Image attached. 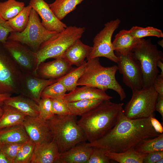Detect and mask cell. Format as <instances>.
Returning <instances> with one entry per match:
<instances>
[{"label": "cell", "mask_w": 163, "mask_h": 163, "mask_svg": "<svg viewBox=\"0 0 163 163\" xmlns=\"http://www.w3.org/2000/svg\"><path fill=\"white\" fill-rule=\"evenodd\" d=\"M151 117L130 119L124 115L122 108L114 126L100 138L86 143L87 145L114 152H123L134 148L142 140L154 138L161 134L156 132L152 126Z\"/></svg>", "instance_id": "1"}, {"label": "cell", "mask_w": 163, "mask_h": 163, "mask_svg": "<svg viewBox=\"0 0 163 163\" xmlns=\"http://www.w3.org/2000/svg\"><path fill=\"white\" fill-rule=\"evenodd\" d=\"M0 163H11L0 149Z\"/></svg>", "instance_id": "45"}, {"label": "cell", "mask_w": 163, "mask_h": 163, "mask_svg": "<svg viewBox=\"0 0 163 163\" xmlns=\"http://www.w3.org/2000/svg\"><path fill=\"white\" fill-rule=\"evenodd\" d=\"M158 44L163 47V40L159 41L158 43Z\"/></svg>", "instance_id": "48"}, {"label": "cell", "mask_w": 163, "mask_h": 163, "mask_svg": "<svg viewBox=\"0 0 163 163\" xmlns=\"http://www.w3.org/2000/svg\"><path fill=\"white\" fill-rule=\"evenodd\" d=\"M24 143H1L0 149L11 163H13L18 152Z\"/></svg>", "instance_id": "35"}, {"label": "cell", "mask_w": 163, "mask_h": 163, "mask_svg": "<svg viewBox=\"0 0 163 163\" xmlns=\"http://www.w3.org/2000/svg\"><path fill=\"white\" fill-rule=\"evenodd\" d=\"M123 103H115L110 100H104L83 115L78 123L91 142L100 138L110 131L118 120Z\"/></svg>", "instance_id": "2"}, {"label": "cell", "mask_w": 163, "mask_h": 163, "mask_svg": "<svg viewBox=\"0 0 163 163\" xmlns=\"http://www.w3.org/2000/svg\"><path fill=\"white\" fill-rule=\"evenodd\" d=\"M156 66L159 68L161 70L160 75L163 76V60H158L157 62Z\"/></svg>", "instance_id": "46"}, {"label": "cell", "mask_w": 163, "mask_h": 163, "mask_svg": "<svg viewBox=\"0 0 163 163\" xmlns=\"http://www.w3.org/2000/svg\"><path fill=\"white\" fill-rule=\"evenodd\" d=\"M163 163V158L160 159L156 162V163Z\"/></svg>", "instance_id": "49"}, {"label": "cell", "mask_w": 163, "mask_h": 163, "mask_svg": "<svg viewBox=\"0 0 163 163\" xmlns=\"http://www.w3.org/2000/svg\"><path fill=\"white\" fill-rule=\"evenodd\" d=\"M163 158V150L147 154L145 156L143 163H156L160 159Z\"/></svg>", "instance_id": "40"}, {"label": "cell", "mask_w": 163, "mask_h": 163, "mask_svg": "<svg viewBox=\"0 0 163 163\" xmlns=\"http://www.w3.org/2000/svg\"><path fill=\"white\" fill-rule=\"evenodd\" d=\"M53 112L54 114L67 115L70 114L67 103L63 99H51Z\"/></svg>", "instance_id": "38"}, {"label": "cell", "mask_w": 163, "mask_h": 163, "mask_svg": "<svg viewBox=\"0 0 163 163\" xmlns=\"http://www.w3.org/2000/svg\"><path fill=\"white\" fill-rule=\"evenodd\" d=\"M22 125L29 139L35 145L50 142L53 139L46 120L39 115L26 116Z\"/></svg>", "instance_id": "11"}, {"label": "cell", "mask_w": 163, "mask_h": 163, "mask_svg": "<svg viewBox=\"0 0 163 163\" xmlns=\"http://www.w3.org/2000/svg\"><path fill=\"white\" fill-rule=\"evenodd\" d=\"M150 120L151 124L155 131L159 133H162L163 132L162 126L159 121L155 117V116L151 117Z\"/></svg>", "instance_id": "42"}, {"label": "cell", "mask_w": 163, "mask_h": 163, "mask_svg": "<svg viewBox=\"0 0 163 163\" xmlns=\"http://www.w3.org/2000/svg\"><path fill=\"white\" fill-rule=\"evenodd\" d=\"M118 70L117 65L104 67L100 63L99 57L87 60L84 72L78 80L77 86L86 85L106 91L110 89L116 92L120 100L126 97L124 90L116 78Z\"/></svg>", "instance_id": "3"}, {"label": "cell", "mask_w": 163, "mask_h": 163, "mask_svg": "<svg viewBox=\"0 0 163 163\" xmlns=\"http://www.w3.org/2000/svg\"><path fill=\"white\" fill-rule=\"evenodd\" d=\"M46 121L60 153L87 140L84 131L78 123L76 116L54 114Z\"/></svg>", "instance_id": "4"}, {"label": "cell", "mask_w": 163, "mask_h": 163, "mask_svg": "<svg viewBox=\"0 0 163 163\" xmlns=\"http://www.w3.org/2000/svg\"><path fill=\"white\" fill-rule=\"evenodd\" d=\"M35 145L30 139L24 143L18 152L13 163H30Z\"/></svg>", "instance_id": "33"}, {"label": "cell", "mask_w": 163, "mask_h": 163, "mask_svg": "<svg viewBox=\"0 0 163 163\" xmlns=\"http://www.w3.org/2000/svg\"><path fill=\"white\" fill-rule=\"evenodd\" d=\"M86 62L85 61L80 66L73 68L65 75L56 79V81L62 83L67 91H73L77 86L78 82L84 72Z\"/></svg>", "instance_id": "27"}, {"label": "cell", "mask_w": 163, "mask_h": 163, "mask_svg": "<svg viewBox=\"0 0 163 163\" xmlns=\"http://www.w3.org/2000/svg\"><path fill=\"white\" fill-rule=\"evenodd\" d=\"M85 31L84 27H67L43 43L38 50L34 52L36 62L34 72H37L40 64L46 59L61 57L71 45L80 39Z\"/></svg>", "instance_id": "5"}, {"label": "cell", "mask_w": 163, "mask_h": 163, "mask_svg": "<svg viewBox=\"0 0 163 163\" xmlns=\"http://www.w3.org/2000/svg\"><path fill=\"white\" fill-rule=\"evenodd\" d=\"M24 3L16 0L0 2V16L8 21L18 14L24 7Z\"/></svg>", "instance_id": "30"}, {"label": "cell", "mask_w": 163, "mask_h": 163, "mask_svg": "<svg viewBox=\"0 0 163 163\" xmlns=\"http://www.w3.org/2000/svg\"><path fill=\"white\" fill-rule=\"evenodd\" d=\"M2 108L3 113L0 117V129L22 125L26 115L9 105L4 104Z\"/></svg>", "instance_id": "23"}, {"label": "cell", "mask_w": 163, "mask_h": 163, "mask_svg": "<svg viewBox=\"0 0 163 163\" xmlns=\"http://www.w3.org/2000/svg\"><path fill=\"white\" fill-rule=\"evenodd\" d=\"M11 62L0 53V94L16 92V77Z\"/></svg>", "instance_id": "16"}, {"label": "cell", "mask_w": 163, "mask_h": 163, "mask_svg": "<svg viewBox=\"0 0 163 163\" xmlns=\"http://www.w3.org/2000/svg\"><path fill=\"white\" fill-rule=\"evenodd\" d=\"M129 31L131 34L137 39H140L148 36H155L158 38L163 37V34L161 30L152 27H143L133 26Z\"/></svg>", "instance_id": "34"}, {"label": "cell", "mask_w": 163, "mask_h": 163, "mask_svg": "<svg viewBox=\"0 0 163 163\" xmlns=\"http://www.w3.org/2000/svg\"><path fill=\"white\" fill-rule=\"evenodd\" d=\"M3 109L2 107H0V117L2 114Z\"/></svg>", "instance_id": "47"}, {"label": "cell", "mask_w": 163, "mask_h": 163, "mask_svg": "<svg viewBox=\"0 0 163 163\" xmlns=\"http://www.w3.org/2000/svg\"><path fill=\"white\" fill-rule=\"evenodd\" d=\"M153 86L158 94L163 97V76L158 75L153 82Z\"/></svg>", "instance_id": "41"}, {"label": "cell", "mask_w": 163, "mask_h": 163, "mask_svg": "<svg viewBox=\"0 0 163 163\" xmlns=\"http://www.w3.org/2000/svg\"><path fill=\"white\" fill-rule=\"evenodd\" d=\"M80 143L67 151L61 154L60 158L62 163H87L92 147L86 143Z\"/></svg>", "instance_id": "19"}, {"label": "cell", "mask_w": 163, "mask_h": 163, "mask_svg": "<svg viewBox=\"0 0 163 163\" xmlns=\"http://www.w3.org/2000/svg\"><path fill=\"white\" fill-rule=\"evenodd\" d=\"M84 0H55L49 4L56 17L60 20L63 19L68 14L74 10L77 5Z\"/></svg>", "instance_id": "26"}, {"label": "cell", "mask_w": 163, "mask_h": 163, "mask_svg": "<svg viewBox=\"0 0 163 163\" xmlns=\"http://www.w3.org/2000/svg\"><path fill=\"white\" fill-rule=\"evenodd\" d=\"M112 97L108 95L105 91L98 88L86 85L77 87L75 89L66 94L63 98L67 103L80 100L100 99L110 100Z\"/></svg>", "instance_id": "17"}, {"label": "cell", "mask_w": 163, "mask_h": 163, "mask_svg": "<svg viewBox=\"0 0 163 163\" xmlns=\"http://www.w3.org/2000/svg\"><path fill=\"white\" fill-rule=\"evenodd\" d=\"M141 39L134 37L129 30H122L115 35L112 42L113 49L116 53L123 55L130 53Z\"/></svg>", "instance_id": "20"}, {"label": "cell", "mask_w": 163, "mask_h": 163, "mask_svg": "<svg viewBox=\"0 0 163 163\" xmlns=\"http://www.w3.org/2000/svg\"><path fill=\"white\" fill-rule=\"evenodd\" d=\"M134 148L137 152L144 154L163 151V133L157 137L142 140Z\"/></svg>", "instance_id": "29"}, {"label": "cell", "mask_w": 163, "mask_h": 163, "mask_svg": "<svg viewBox=\"0 0 163 163\" xmlns=\"http://www.w3.org/2000/svg\"><path fill=\"white\" fill-rule=\"evenodd\" d=\"M115 54L119 58L117 66L123 83L132 91L143 88V75L139 61L133 57L131 53Z\"/></svg>", "instance_id": "10"}, {"label": "cell", "mask_w": 163, "mask_h": 163, "mask_svg": "<svg viewBox=\"0 0 163 163\" xmlns=\"http://www.w3.org/2000/svg\"><path fill=\"white\" fill-rule=\"evenodd\" d=\"M29 5L40 16L42 25L48 30L58 33L63 30L67 27L56 17L49 4L44 0H30Z\"/></svg>", "instance_id": "12"}, {"label": "cell", "mask_w": 163, "mask_h": 163, "mask_svg": "<svg viewBox=\"0 0 163 163\" xmlns=\"http://www.w3.org/2000/svg\"><path fill=\"white\" fill-rule=\"evenodd\" d=\"M132 92L131 98L123 109L125 116L134 119L154 116L158 94L153 85Z\"/></svg>", "instance_id": "7"}, {"label": "cell", "mask_w": 163, "mask_h": 163, "mask_svg": "<svg viewBox=\"0 0 163 163\" xmlns=\"http://www.w3.org/2000/svg\"><path fill=\"white\" fill-rule=\"evenodd\" d=\"M155 110L161 114L163 120V97L159 94L155 104Z\"/></svg>", "instance_id": "43"}, {"label": "cell", "mask_w": 163, "mask_h": 163, "mask_svg": "<svg viewBox=\"0 0 163 163\" xmlns=\"http://www.w3.org/2000/svg\"><path fill=\"white\" fill-rule=\"evenodd\" d=\"M3 44L15 61L24 68L31 69L33 64H36L34 52L22 44L7 40Z\"/></svg>", "instance_id": "13"}, {"label": "cell", "mask_w": 163, "mask_h": 163, "mask_svg": "<svg viewBox=\"0 0 163 163\" xmlns=\"http://www.w3.org/2000/svg\"><path fill=\"white\" fill-rule=\"evenodd\" d=\"M11 94H0V107H2L5 104V101L11 97Z\"/></svg>", "instance_id": "44"}, {"label": "cell", "mask_w": 163, "mask_h": 163, "mask_svg": "<svg viewBox=\"0 0 163 163\" xmlns=\"http://www.w3.org/2000/svg\"><path fill=\"white\" fill-rule=\"evenodd\" d=\"M92 47L83 43L78 39L71 45L65 51L61 57L71 65L80 66L88 57Z\"/></svg>", "instance_id": "18"}, {"label": "cell", "mask_w": 163, "mask_h": 163, "mask_svg": "<svg viewBox=\"0 0 163 163\" xmlns=\"http://www.w3.org/2000/svg\"><path fill=\"white\" fill-rule=\"evenodd\" d=\"M61 154L53 139L50 142L35 145L30 163H58Z\"/></svg>", "instance_id": "14"}, {"label": "cell", "mask_w": 163, "mask_h": 163, "mask_svg": "<svg viewBox=\"0 0 163 163\" xmlns=\"http://www.w3.org/2000/svg\"><path fill=\"white\" fill-rule=\"evenodd\" d=\"M56 82V79H41L35 77L28 78L26 80V87L29 92V98L38 104L43 90L47 86Z\"/></svg>", "instance_id": "24"}, {"label": "cell", "mask_w": 163, "mask_h": 163, "mask_svg": "<svg viewBox=\"0 0 163 163\" xmlns=\"http://www.w3.org/2000/svg\"><path fill=\"white\" fill-rule=\"evenodd\" d=\"M29 139L22 125L0 129V144L23 143Z\"/></svg>", "instance_id": "22"}, {"label": "cell", "mask_w": 163, "mask_h": 163, "mask_svg": "<svg viewBox=\"0 0 163 163\" xmlns=\"http://www.w3.org/2000/svg\"><path fill=\"white\" fill-rule=\"evenodd\" d=\"M92 150L87 163H109L110 159L106 155L107 151L100 148L92 147Z\"/></svg>", "instance_id": "37"}, {"label": "cell", "mask_w": 163, "mask_h": 163, "mask_svg": "<svg viewBox=\"0 0 163 163\" xmlns=\"http://www.w3.org/2000/svg\"><path fill=\"white\" fill-rule=\"evenodd\" d=\"M147 154L139 153L132 148L124 152H114L106 151V155L110 159L120 163H143Z\"/></svg>", "instance_id": "25"}, {"label": "cell", "mask_w": 163, "mask_h": 163, "mask_svg": "<svg viewBox=\"0 0 163 163\" xmlns=\"http://www.w3.org/2000/svg\"><path fill=\"white\" fill-rule=\"evenodd\" d=\"M38 105L39 116L44 120H47L54 115L50 98H41Z\"/></svg>", "instance_id": "36"}, {"label": "cell", "mask_w": 163, "mask_h": 163, "mask_svg": "<svg viewBox=\"0 0 163 163\" xmlns=\"http://www.w3.org/2000/svg\"><path fill=\"white\" fill-rule=\"evenodd\" d=\"M57 33L46 29L42 25L38 14L32 8L28 24L24 30L21 32H11L7 40L25 44L35 52L43 43Z\"/></svg>", "instance_id": "8"}, {"label": "cell", "mask_w": 163, "mask_h": 163, "mask_svg": "<svg viewBox=\"0 0 163 163\" xmlns=\"http://www.w3.org/2000/svg\"><path fill=\"white\" fill-rule=\"evenodd\" d=\"M102 101L100 99L80 100L67 103V106L70 114L76 116H82L91 110Z\"/></svg>", "instance_id": "28"}, {"label": "cell", "mask_w": 163, "mask_h": 163, "mask_svg": "<svg viewBox=\"0 0 163 163\" xmlns=\"http://www.w3.org/2000/svg\"><path fill=\"white\" fill-rule=\"evenodd\" d=\"M131 54L139 63L143 75V87L152 85L158 75L157 62L159 60H163L162 52L150 40L142 38L133 49Z\"/></svg>", "instance_id": "6"}, {"label": "cell", "mask_w": 163, "mask_h": 163, "mask_svg": "<svg viewBox=\"0 0 163 163\" xmlns=\"http://www.w3.org/2000/svg\"><path fill=\"white\" fill-rule=\"evenodd\" d=\"M67 90L60 82L57 81L46 87L43 91L41 98L63 99Z\"/></svg>", "instance_id": "32"}, {"label": "cell", "mask_w": 163, "mask_h": 163, "mask_svg": "<svg viewBox=\"0 0 163 163\" xmlns=\"http://www.w3.org/2000/svg\"><path fill=\"white\" fill-rule=\"evenodd\" d=\"M32 8L29 5L24 6L21 11L12 18L7 21L14 31L21 32L26 27Z\"/></svg>", "instance_id": "31"}, {"label": "cell", "mask_w": 163, "mask_h": 163, "mask_svg": "<svg viewBox=\"0 0 163 163\" xmlns=\"http://www.w3.org/2000/svg\"><path fill=\"white\" fill-rule=\"evenodd\" d=\"M4 104L14 107L26 116L39 115L38 104L28 97L21 95L11 96L5 101Z\"/></svg>", "instance_id": "21"}, {"label": "cell", "mask_w": 163, "mask_h": 163, "mask_svg": "<svg viewBox=\"0 0 163 163\" xmlns=\"http://www.w3.org/2000/svg\"><path fill=\"white\" fill-rule=\"evenodd\" d=\"M72 68L69 62L60 57L51 61L42 62L37 70H39L40 75L44 79L56 80L65 75Z\"/></svg>", "instance_id": "15"}, {"label": "cell", "mask_w": 163, "mask_h": 163, "mask_svg": "<svg viewBox=\"0 0 163 163\" xmlns=\"http://www.w3.org/2000/svg\"><path fill=\"white\" fill-rule=\"evenodd\" d=\"M120 21L118 18L105 24L104 28L94 37L92 49L87 60L103 57L117 63L119 58L114 53L111 41L113 34L118 27Z\"/></svg>", "instance_id": "9"}, {"label": "cell", "mask_w": 163, "mask_h": 163, "mask_svg": "<svg viewBox=\"0 0 163 163\" xmlns=\"http://www.w3.org/2000/svg\"><path fill=\"white\" fill-rule=\"evenodd\" d=\"M13 31L7 21L0 16V42L2 44L5 43L10 33Z\"/></svg>", "instance_id": "39"}]
</instances>
